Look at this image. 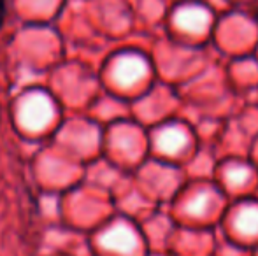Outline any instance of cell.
Wrapping results in <instances>:
<instances>
[{
	"label": "cell",
	"instance_id": "obj_6",
	"mask_svg": "<svg viewBox=\"0 0 258 256\" xmlns=\"http://www.w3.org/2000/svg\"><path fill=\"white\" fill-rule=\"evenodd\" d=\"M144 70H146V68H144L143 62L134 58V60H128V62L123 65L121 75H123V79H137L139 75L144 74Z\"/></svg>",
	"mask_w": 258,
	"mask_h": 256
},
{
	"label": "cell",
	"instance_id": "obj_4",
	"mask_svg": "<svg viewBox=\"0 0 258 256\" xmlns=\"http://www.w3.org/2000/svg\"><path fill=\"white\" fill-rule=\"evenodd\" d=\"M223 178L230 188H242L251 179V170L242 163H232L223 170Z\"/></svg>",
	"mask_w": 258,
	"mask_h": 256
},
{
	"label": "cell",
	"instance_id": "obj_7",
	"mask_svg": "<svg viewBox=\"0 0 258 256\" xmlns=\"http://www.w3.org/2000/svg\"><path fill=\"white\" fill-rule=\"evenodd\" d=\"M111 242H114V246H118L119 249H130L134 246V237L126 230H118V232L112 233Z\"/></svg>",
	"mask_w": 258,
	"mask_h": 256
},
{
	"label": "cell",
	"instance_id": "obj_5",
	"mask_svg": "<svg viewBox=\"0 0 258 256\" xmlns=\"http://www.w3.org/2000/svg\"><path fill=\"white\" fill-rule=\"evenodd\" d=\"M209 205H211V195L207 192H197L190 200L186 202L184 211H186L190 216L201 218V216H204L206 212L209 211Z\"/></svg>",
	"mask_w": 258,
	"mask_h": 256
},
{
	"label": "cell",
	"instance_id": "obj_3",
	"mask_svg": "<svg viewBox=\"0 0 258 256\" xmlns=\"http://www.w3.org/2000/svg\"><path fill=\"white\" fill-rule=\"evenodd\" d=\"M188 142H190V137L183 127H167L158 135V146L165 153H179L188 146Z\"/></svg>",
	"mask_w": 258,
	"mask_h": 256
},
{
	"label": "cell",
	"instance_id": "obj_8",
	"mask_svg": "<svg viewBox=\"0 0 258 256\" xmlns=\"http://www.w3.org/2000/svg\"><path fill=\"white\" fill-rule=\"evenodd\" d=\"M6 11H7V0H0V28L6 23Z\"/></svg>",
	"mask_w": 258,
	"mask_h": 256
},
{
	"label": "cell",
	"instance_id": "obj_9",
	"mask_svg": "<svg viewBox=\"0 0 258 256\" xmlns=\"http://www.w3.org/2000/svg\"><path fill=\"white\" fill-rule=\"evenodd\" d=\"M256 16H258V13H256Z\"/></svg>",
	"mask_w": 258,
	"mask_h": 256
},
{
	"label": "cell",
	"instance_id": "obj_1",
	"mask_svg": "<svg viewBox=\"0 0 258 256\" xmlns=\"http://www.w3.org/2000/svg\"><path fill=\"white\" fill-rule=\"evenodd\" d=\"M176 23L188 34H204L211 25V13L204 6L186 4L176 11Z\"/></svg>",
	"mask_w": 258,
	"mask_h": 256
},
{
	"label": "cell",
	"instance_id": "obj_2",
	"mask_svg": "<svg viewBox=\"0 0 258 256\" xmlns=\"http://www.w3.org/2000/svg\"><path fill=\"white\" fill-rule=\"evenodd\" d=\"M234 226L242 235H258V204L241 205L234 216Z\"/></svg>",
	"mask_w": 258,
	"mask_h": 256
}]
</instances>
